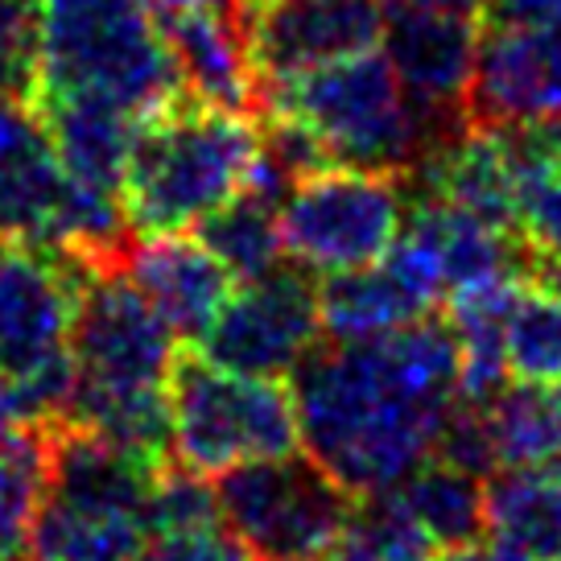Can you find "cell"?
Masks as SVG:
<instances>
[{
    "label": "cell",
    "instance_id": "cell-1",
    "mask_svg": "<svg viewBox=\"0 0 561 561\" xmlns=\"http://www.w3.org/2000/svg\"><path fill=\"white\" fill-rule=\"evenodd\" d=\"M455 397L458 343L438 314L359 343L322 339L294 371L301 442L355 500L392 491L434 455Z\"/></svg>",
    "mask_w": 561,
    "mask_h": 561
},
{
    "label": "cell",
    "instance_id": "cell-2",
    "mask_svg": "<svg viewBox=\"0 0 561 561\" xmlns=\"http://www.w3.org/2000/svg\"><path fill=\"white\" fill-rule=\"evenodd\" d=\"M170 368L174 331L124 268L91 273L70 331L67 425L124 450L170 462Z\"/></svg>",
    "mask_w": 561,
    "mask_h": 561
},
{
    "label": "cell",
    "instance_id": "cell-3",
    "mask_svg": "<svg viewBox=\"0 0 561 561\" xmlns=\"http://www.w3.org/2000/svg\"><path fill=\"white\" fill-rule=\"evenodd\" d=\"M261 161L252 116L178 95L140 116L121 174V207L137 240L191 231L244 191Z\"/></svg>",
    "mask_w": 561,
    "mask_h": 561
},
{
    "label": "cell",
    "instance_id": "cell-4",
    "mask_svg": "<svg viewBox=\"0 0 561 561\" xmlns=\"http://www.w3.org/2000/svg\"><path fill=\"white\" fill-rule=\"evenodd\" d=\"M161 467L67 421L46 425V488L30 561H133L149 537Z\"/></svg>",
    "mask_w": 561,
    "mask_h": 561
},
{
    "label": "cell",
    "instance_id": "cell-5",
    "mask_svg": "<svg viewBox=\"0 0 561 561\" xmlns=\"http://www.w3.org/2000/svg\"><path fill=\"white\" fill-rule=\"evenodd\" d=\"M261 112H285L301 121L327 158L351 170L413 178L438 149H446L380 50L347 54L285 79L264 91Z\"/></svg>",
    "mask_w": 561,
    "mask_h": 561
},
{
    "label": "cell",
    "instance_id": "cell-6",
    "mask_svg": "<svg viewBox=\"0 0 561 561\" xmlns=\"http://www.w3.org/2000/svg\"><path fill=\"white\" fill-rule=\"evenodd\" d=\"M170 9L174 0H37V91H95L137 116L186 95L174 50L161 34Z\"/></svg>",
    "mask_w": 561,
    "mask_h": 561
},
{
    "label": "cell",
    "instance_id": "cell-7",
    "mask_svg": "<svg viewBox=\"0 0 561 561\" xmlns=\"http://www.w3.org/2000/svg\"><path fill=\"white\" fill-rule=\"evenodd\" d=\"M298 404L280 380L240 376L178 351L170 368V455L194 474H224L252 458L294 455Z\"/></svg>",
    "mask_w": 561,
    "mask_h": 561
},
{
    "label": "cell",
    "instance_id": "cell-8",
    "mask_svg": "<svg viewBox=\"0 0 561 561\" xmlns=\"http://www.w3.org/2000/svg\"><path fill=\"white\" fill-rule=\"evenodd\" d=\"M219 516L261 561H318L343 537L355 495L314 458H252L219 474Z\"/></svg>",
    "mask_w": 561,
    "mask_h": 561
},
{
    "label": "cell",
    "instance_id": "cell-9",
    "mask_svg": "<svg viewBox=\"0 0 561 561\" xmlns=\"http://www.w3.org/2000/svg\"><path fill=\"white\" fill-rule=\"evenodd\" d=\"M404 228L401 178L327 165L280 198V240L310 273H347L388 256Z\"/></svg>",
    "mask_w": 561,
    "mask_h": 561
},
{
    "label": "cell",
    "instance_id": "cell-10",
    "mask_svg": "<svg viewBox=\"0 0 561 561\" xmlns=\"http://www.w3.org/2000/svg\"><path fill=\"white\" fill-rule=\"evenodd\" d=\"M91 273L62 248L0 236V371L70 376V331Z\"/></svg>",
    "mask_w": 561,
    "mask_h": 561
},
{
    "label": "cell",
    "instance_id": "cell-11",
    "mask_svg": "<svg viewBox=\"0 0 561 561\" xmlns=\"http://www.w3.org/2000/svg\"><path fill=\"white\" fill-rule=\"evenodd\" d=\"M318 318V285L310 268L277 264L264 277L244 280L231 289L224 310L203 334V355L210 364L240 376L280 380L322 343Z\"/></svg>",
    "mask_w": 561,
    "mask_h": 561
},
{
    "label": "cell",
    "instance_id": "cell-12",
    "mask_svg": "<svg viewBox=\"0 0 561 561\" xmlns=\"http://www.w3.org/2000/svg\"><path fill=\"white\" fill-rule=\"evenodd\" d=\"M479 37L483 30L474 13L417 4V0L385 4L380 42H385L388 62L409 91L413 107L446 145L471 128L467 95H471L474 62H479Z\"/></svg>",
    "mask_w": 561,
    "mask_h": 561
},
{
    "label": "cell",
    "instance_id": "cell-13",
    "mask_svg": "<svg viewBox=\"0 0 561 561\" xmlns=\"http://www.w3.org/2000/svg\"><path fill=\"white\" fill-rule=\"evenodd\" d=\"M236 21L264 100L285 79L376 50L385 37V0H240Z\"/></svg>",
    "mask_w": 561,
    "mask_h": 561
},
{
    "label": "cell",
    "instance_id": "cell-14",
    "mask_svg": "<svg viewBox=\"0 0 561 561\" xmlns=\"http://www.w3.org/2000/svg\"><path fill=\"white\" fill-rule=\"evenodd\" d=\"M471 128L561 121V30L488 25L467 95Z\"/></svg>",
    "mask_w": 561,
    "mask_h": 561
},
{
    "label": "cell",
    "instance_id": "cell-15",
    "mask_svg": "<svg viewBox=\"0 0 561 561\" xmlns=\"http://www.w3.org/2000/svg\"><path fill=\"white\" fill-rule=\"evenodd\" d=\"M124 273L133 277L149 306L165 318L174 339H203L215 314L236 289L224 261L198 236H145L133 244Z\"/></svg>",
    "mask_w": 561,
    "mask_h": 561
},
{
    "label": "cell",
    "instance_id": "cell-16",
    "mask_svg": "<svg viewBox=\"0 0 561 561\" xmlns=\"http://www.w3.org/2000/svg\"><path fill=\"white\" fill-rule=\"evenodd\" d=\"M161 34L182 70V88L194 100L240 116H261V83L248 62L244 34L231 9L186 4L161 18Z\"/></svg>",
    "mask_w": 561,
    "mask_h": 561
},
{
    "label": "cell",
    "instance_id": "cell-17",
    "mask_svg": "<svg viewBox=\"0 0 561 561\" xmlns=\"http://www.w3.org/2000/svg\"><path fill=\"white\" fill-rule=\"evenodd\" d=\"M34 112L62 174L95 191L121 194L124 158L140 121L137 112L95 91H37Z\"/></svg>",
    "mask_w": 561,
    "mask_h": 561
},
{
    "label": "cell",
    "instance_id": "cell-18",
    "mask_svg": "<svg viewBox=\"0 0 561 561\" xmlns=\"http://www.w3.org/2000/svg\"><path fill=\"white\" fill-rule=\"evenodd\" d=\"M67 174L34 104L0 95V236L46 244Z\"/></svg>",
    "mask_w": 561,
    "mask_h": 561
},
{
    "label": "cell",
    "instance_id": "cell-19",
    "mask_svg": "<svg viewBox=\"0 0 561 561\" xmlns=\"http://www.w3.org/2000/svg\"><path fill=\"white\" fill-rule=\"evenodd\" d=\"M417 194H434L500 231H520V182L500 128H467L421 165Z\"/></svg>",
    "mask_w": 561,
    "mask_h": 561
},
{
    "label": "cell",
    "instance_id": "cell-20",
    "mask_svg": "<svg viewBox=\"0 0 561 561\" xmlns=\"http://www.w3.org/2000/svg\"><path fill=\"white\" fill-rule=\"evenodd\" d=\"M425 314H434V310L392 273L388 261L347 268V273H331L318 285L322 334L334 339V343L376 339V334L397 331V327L417 322Z\"/></svg>",
    "mask_w": 561,
    "mask_h": 561
},
{
    "label": "cell",
    "instance_id": "cell-21",
    "mask_svg": "<svg viewBox=\"0 0 561 561\" xmlns=\"http://www.w3.org/2000/svg\"><path fill=\"white\" fill-rule=\"evenodd\" d=\"M483 516L495 541L537 561H561V462L488 474Z\"/></svg>",
    "mask_w": 561,
    "mask_h": 561
},
{
    "label": "cell",
    "instance_id": "cell-22",
    "mask_svg": "<svg viewBox=\"0 0 561 561\" xmlns=\"http://www.w3.org/2000/svg\"><path fill=\"white\" fill-rule=\"evenodd\" d=\"M388 495L434 549H467L488 528L479 474L450 467L434 455L425 458L417 471L404 474Z\"/></svg>",
    "mask_w": 561,
    "mask_h": 561
},
{
    "label": "cell",
    "instance_id": "cell-23",
    "mask_svg": "<svg viewBox=\"0 0 561 561\" xmlns=\"http://www.w3.org/2000/svg\"><path fill=\"white\" fill-rule=\"evenodd\" d=\"M198 240L224 261L236 280H252L273 273L285 261V240H280V198L261 191V186H244L231 203L210 210L198 224Z\"/></svg>",
    "mask_w": 561,
    "mask_h": 561
},
{
    "label": "cell",
    "instance_id": "cell-24",
    "mask_svg": "<svg viewBox=\"0 0 561 561\" xmlns=\"http://www.w3.org/2000/svg\"><path fill=\"white\" fill-rule=\"evenodd\" d=\"M488 409L491 446H495V462L500 471L512 467H549L561 462V417L553 397H545L537 385H504Z\"/></svg>",
    "mask_w": 561,
    "mask_h": 561
},
{
    "label": "cell",
    "instance_id": "cell-25",
    "mask_svg": "<svg viewBox=\"0 0 561 561\" xmlns=\"http://www.w3.org/2000/svg\"><path fill=\"white\" fill-rule=\"evenodd\" d=\"M327 561H434V545L397 508V500L380 491V495H368L364 504H355Z\"/></svg>",
    "mask_w": 561,
    "mask_h": 561
},
{
    "label": "cell",
    "instance_id": "cell-26",
    "mask_svg": "<svg viewBox=\"0 0 561 561\" xmlns=\"http://www.w3.org/2000/svg\"><path fill=\"white\" fill-rule=\"evenodd\" d=\"M508 371L525 385L561 380V301L528 285L508 327Z\"/></svg>",
    "mask_w": 561,
    "mask_h": 561
},
{
    "label": "cell",
    "instance_id": "cell-27",
    "mask_svg": "<svg viewBox=\"0 0 561 561\" xmlns=\"http://www.w3.org/2000/svg\"><path fill=\"white\" fill-rule=\"evenodd\" d=\"M37 88H42L37 0H0V95L34 104Z\"/></svg>",
    "mask_w": 561,
    "mask_h": 561
},
{
    "label": "cell",
    "instance_id": "cell-28",
    "mask_svg": "<svg viewBox=\"0 0 561 561\" xmlns=\"http://www.w3.org/2000/svg\"><path fill=\"white\" fill-rule=\"evenodd\" d=\"M244 545L231 537V528L207 525L186 533H149L133 561H248Z\"/></svg>",
    "mask_w": 561,
    "mask_h": 561
},
{
    "label": "cell",
    "instance_id": "cell-29",
    "mask_svg": "<svg viewBox=\"0 0 561 561\" xmlns=\"http://www.w3.org/2000/svg\"><path fill=\"white\" fill-rule=\"evenodd\" d=\"M488 25H525V30H561V0H488Z\"/></svg>",
    "mask_w": 561,
    "mask_h": 561
},
{
    "label": "cell",
    "instance_id": "cell-30",
    "mask_svg": "<svg viewBox=\"0 0 561 561\" xmlns=\"http://www.w3.org/2000/svg\"><path fill=\"white\" fill-rule=\"evenodd\" d=\"M417 4H438V9H458V13H483V4L488 0H417Z\"/></svg>",
    "mask_w": 561,
    "mask_h": 561
},
{
    "label": "cell",
    "instance_id": "cell-31",
    "mask_svg": "<svg viewBox=\"0 0 561 561\" xmlns=\"http://www.w3.org/2000/svg\"><path fill=\"white\" fill-rule=\"evenodd\" d=\"M438 561H488V553H483V549H474V545H467V549H446Z\"/></svg>",
    "mask_w": 561,
    "mask_h": 561
},
{
    "label": "cell",
    "instance_id": "cell-32",
    "mask_svg": "<svg viewBox=\"0 0 561 561\" xmlns=\"http://www.w3.org/2000/svg\"><path fill=\"white\" fill-rule=\"evenodd\" d=\"M553 404H558V417H561V380H558V392H553Z\"/></svg>",
    "mask_w": 561,
    "mask_h": 561
},
{
    "label": "cell",
    "instance_id": "cell-33",
    "mask_svg": "<svg viewBox=\"0 0 561 561\" xmlns=\"http://www.w3.org/2000/svg\"><path fill=\"white\" fill-rule=\"evenodd\" d=\"M21 561H25V558H21Z\"/></svg>",
    "mask_w": 561,
    "mask_h": 561
}]
</instances>
